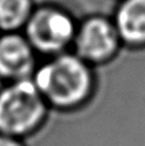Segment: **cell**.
<instances>
[{
	"label": "cell",
	"mask_w": 145,
	"mask_h": 146,
	"mask_svg": "<svg viewBox=\"0 0 145 146\" xmlns=\"http://www.w3.org/2000/svg\"><path fill=\"white\" fill-rule=\"evenodd\" d=\"M32 81L48 105L59 110L81 106L94 90V74L90 64L74 53L67 51L50 56L37 67Z\"/></svg>",
	"instance_id": "6da1fadb"
},
{
	"label": "cell",
	"mask_w": 145,
	"mask_h": 146,
	"mask_svg": "<svg viewBox=\"0 0 145 146\" xmlns=\"http://www.w3.org/2000/svg\"><path fill=\"white\" fill-rule=\"evenodd\" d=\"M0 146H26L22 140L0 133Z\"/></svg>",
	"instance_id": "ba28073f"
},
{
	"label": "cell",
	"mask_w": 145,
	"mask_h": 146,
	"mask_svg": "<svg viewBox=\"0 0 145 146\" xmlns=\"http://www.w3.org/2000/svg\"><path fill=\"white\" fill-rule=\"evenodd\" d=\"M36 69V51L25 35L4 32L0 36V80H30Z\"/></svg>",
	"instance_id": "5b68a950"
},
{
	"label": "cell",
	"mask_w": 145,
	"mask_h": 146,
	"mask_svg": "<svg viewBox=\"0 0 145 146\" xmlns=\"http://www.w3.org/2000/svg\"><path fill=\"white\" fill-rule=\"evenodd\" d=\"M33 9L32 0H0V31L17 32L25 28Z\"/></svg>",
	"instance_id": "52a82bcc"
},
{
	"label": "cell",
	"mask_w": 145,
	"mask_h": 146,
	"mask_svg": "<svg viewBox=\"0 0 145 146\" xmlns=\"http://www.w3.org/2000/svg\"><path fill=\"white\" fill-rule=\"evenodd\" d=\"M48 103L30 80L9 82L0 90V133L23 140L41 128Z\"/></svg>",
	"instance_id": "7a4b0ae2"
},
{
	"label": "cell",
	"mask_w": 145,
	"mask_h": 146,
	"mask_svg": "<svg viewBox=\"0 0 145 146\" xmlns=\"http://www.w3.org/2000/svg\"><path fill=\"white\" fill-rule=\"evenodd\" d=\"M122 41L113 19L91 15L77 26L73 40L74 54L89 64H102L114 58Z\"/></svg>",
	"instance_id": "277c9868"
},
{
	"label": "cell",
	"mask_w": 145,
	"mask_h": 146,
	"mask_svg": "<svg viewBox=\"0 0 145 146\" xmlns=\"http://www.w3.org/2000/svg\"><path fill=\"white\" fill-rule=\"evenodd\" d=\"M77 25L66 9L57 5L35 8L25 26V36L36 53L54 56L73 45Z\"/></svg>",
	"instance_id": "3957f363"
},
{
	"label": "cell",
	"mask_w": 145,
	"mask_h": 146,
	"mask_svg": "<svg viewBox=\"0 0 145 146\" xmlns=\"http://www.w3.org/2000/svg\"><path fill=\"white\" fill-rule=\"evenodd\" d=\"M113 22L122 44L145 48V0H121Z\"/></svg>",
	"instance_id": "8992f818"
}]
</instances>
